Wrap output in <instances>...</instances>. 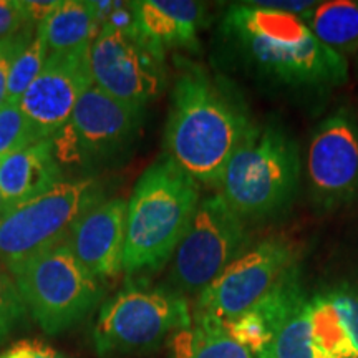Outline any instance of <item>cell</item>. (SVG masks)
Segmentation results:
<instances>
[{
  "label": "cell",
  "mask_w": 358,
  "mask_h": 358,
  "mask_svg": "<svg viewBox=\"0 0 358 358\" xmlns=\"http://www.w3.org/2000/svg\"><path fill=\"white\" fill-rule=\"evenodd\" d=\"M222 62L268 87L324 92L348 80V64L320 42L299 15L232 3L217 27Z\"/></svg>",
  "instance_id": "1"
},
{
  "label": "cell",
  "mask_w": 358,
  "mask_h": 358,
  "mask_svg": "<svg viewBox=\"0 0 358 358\" xmlns=\"http://www.w3.org/2000/svg\"><path fill=\"white\" fill-rule=\"evenodd\" d=\"M256 127L248 101L226 75L178 57L164 128V156L217 189L227 163Z\"/></svg>",
  "instance_id": "2"
},
{
  "label": "cell",
  "mask_w": 358,
  "mask_h": 358,
  "mask_svg": "<svg viewBox=\"0 0 358 358\" xmlns=\"http://www.w3.org/2000/svg\"><path fill=\"white\" fill-rule=\"evenodd\" d=\"M199 201L201 186L164 155L143 171L128 201L127 282H148L168 266Z\"/></svg>",
  "instance_id": "3"
},
{
  "label": "cell",
  "mask_w": 358,
  "mask_h": 358,
  "mask_svg": "<svg viewBox=\"0 0 358 358\" xmlns=\"http://www.w3.org/2000/svg\"><path fill=\"white\" fill-rule=\"evenodd\" d=\"M299 185L297 143L277 123H256L224 169L217 194L245 221H257L285 211Z\"/></svg>",
  "instance_id": "4"
},
{
  "label": "cell",
  "mask_w": 358,
  "mask_h": 358,
  "mask_svg": "<svg viewBox=\"0 0 358 358\" xmlns=\"http://www.w3.org/2000/svg\"><path fill=\"white\" fill-rule=\"evenodd\" d=\"M192 322L187 299L166 285L127 282L103 302L92 329L98 358H138L158 352Z\"/></svg>",
  "instance_id": "5"
},
{
  "label": "cell",
  "mask_w": 358,
  "mask_h": 358,
  "mask_svg": "<svg viewBox=\"0 0 358 358\" xmlns=\"http://www.w3.org/2000/svg\"><path fill=\"white\" fill-rule=\"evenodd\" d=\"M146 108L127 105L92 85L80 96L70 120L52 136L60 166L78 178L118 168L133 155L145 124Z\"/></svg>",
  "instance_id": "6"
},
{
  "label": "cell",
  "mask_w": 358,
  "mask_h": 358,
  "mask_svg": "<svg viewBox=\"0 0 358 358\" xmlns=\"http://www.w3.org/2000/svg\"><path fill=\"white\" fill-rule=\"evenodd\" d=\"M7 271L29 315L52 337L82 324L105 297V285L90 274L66 241Z\"/></svg>",
  "instance_id": "7"
},
{
  "label": "cell",
  "mask_w": 358,
  "mask_h": 358,
  "mask_svg": "<svg viewBox=\"0 0 358 358\" xmlns=\"http://www.w3.org/2000/svg\"><path fill=\"white\" fill-rule=\"evenodd\" d=\"M248 221L221 194L201 198L185 237L168 264L166 287L182 297H199L250 249Z\"/></svg>",
  "instance_id": "8"
},
{
  "label": "cell",
  "mask_w": 358,
  "mask_h": 358,
  "mask_svg": "<svg viewBox=\"0 0 358 358\" xmlns=\"http://www.w3.org/2000/svg\"><path fill=\"white\" fill-rule=\"evenodd\" d=\"M105 198L98 178L65 179L0 217V264L8 268L65 243L71 227Z\"/></svg>",
  "instance_id": "9"
},
{
  "label": "cell",
  "mask_w": 358,
  "mask_h": 358,
  "mask_svg": "<svg viewBox=\"0 0 358 358\" xmlns=\"http://www.w3.org/2000/svg\"><path fill=\"white\" fill-rule=\"evenodd\" d=\"M93 83L127 105L148 108L168 85L166 55L134 32L101 30L90 50Z\"/></svg>",
  "instance_id": "10"
},
{
  "label": "cell",
  "mask_w": 358,
  "mask_h": 358,
  "mask_svg": "<svg viewBox=\"0 0 358 358\" xmlns=\"http://www.w3.org/2000/svg\"><path fill=\"white\" fill-rule=\"evenodd\" d=\"M299 266L292 243L271 237L231 264L198 297L196 310L229 324L256 307Z\"/></svg>",
  "instance_id": "11"
},
{
  "label": "cell",
  "mask_w": 358,
  "mask_h": 358,
  "mask_svg": "<svg viewBox=\"0 0 358 358\" xmlns=\"http://www.w3.org/2000/svg\"><path fill=\"white\" fill-rule=\"evenodd\" d=\"M307 185L319 209L358 199V116L345 106L325 116L307 146Z\"/></svg>",
  "instance_id": "12"
},
{
  "label": "cell",
  "mask_w": 358,
  "mask_h": 358,
  "mask_svg": "<svg viewBox=\"0 0 358 358\" xmlns=\"http://www.w3.org/2000/svg\"><path fill=\"white\" fill-rule=\"evenodd\" d=\"M92 45L69 52L50 53L29 90L20 98V108L43 138H52L69 122L75 106L92 87L90 64Z\"/></svg>",
  "instance_id": "13"
},
{
  "label": "cell",
  "mask_w": 358,
  "mask_h": 358,
  "mask_svg": "<svg viewBox=\"0 0 358 358\" xmlns=\"http://www.w3.org/2000/svg\"><path fill=\"white\" fill-rule=\"evenodd\" d=\"M128 201L103 199L71 227L66 244L87 271L103 285L123 274Z\"/></svg>",
  "instance_id": "14"
},
{
  "label": "cell",
  "mask_w": 358,
  "mask_h": 358,
  "mask_svg": "<svg viewBox=\"0 0 358 358\" xmlns=\"http://www.w3.org/2000/svg\"><path fill=\"white\" fill-rule=\"evenodd\" d=\"M204 3L194 0H138L136 30L148 43L166 55L168 50L199 52V32L206 25Z\"/></svg>",
  "instance_id": "15"
},
{
  "label": "cell",
  "mask_w": 358,
  "mask_h": 358,
  "mask_svg": "<svg viewBox=\"0 0 358 358\" xmlns=\"http://www.w3.org/2000/svg\"><path fill=\"white\" fill-rule=\"evenodd\" d=\"M64 181L65 171L53 151L52 138L32 143L0 159V194L7 211Z\"/></svg>",
  "instance_id": "16"
},
{
  "label": "cell",
  "mask_w": 358,
  "mask_h": 358,
  "mask_svg": "<svg viewBox=\"0 0 358 358\" xmlns=\"http://www.w3.org/2000/svg\"><path fill=\"white\" fill-rule=\"evenodd\" d=\"M306 299L301 268L297 266L256 307L224 325L236 342H239L250 355L259 358L266 352L280 322Z\"/></svg>",
  "instance_id": "17"
},
{
  "label": "cell",
  "mask_w": 358,
  "mask_h": 358,
  "mask_svg": "<svg viewBox=\"0 0 358 358\" xmlns=\"http://www.w3.org/2000/svg\"><path fill=\"white\" fill-rule=\"evenodd\" d=\"M169 358H256L236 342L221 320L194 312L187 329L169 340Z\"/></svg>",
  "instance_id": "18"
},
{
  "label": "cell",
  "mask_w": 358,
  "mask_h": 358,
  "mask_svg": "<svg viewBox=\"0 0 358 358\" xmlns=\"http://www.w3.org/2000/svg\"><path fill=\"white\" fill-rule=\"evenodd\" d=\"M37 30L45 38L48 55L92 45L100 34L88 0H60Z\"/></svg>",
  "instance_id": "19"
},
{
  "label": "cell",
  "mask_w": 358,
  "mask_h": 358,
  "mask_svg": "<svg viewBox=\"0 0 358 358\" xmlns=\"http://www.w3.org/2000/svg\"><path fill=\"white\" fill-rule=\"evenodd\" d=\"M301 19L322 43L342 57L358 50L357 0L317 2Z\"/></svg>",
  "instance_id": "20"
},
{
  "label": "cell",
  "mask_w": 358,
  "mask_h": 358,
  "mask_svg": "<svg viewBox=\"0 0 358 358\" xmlns=\"http://www.w3.org/2000/svg\"><path fill=\"white\" fill-rule=\"evenodd\" d=\"M259 358H319L313 345L310 299L294 307L280 322L266 352Z\"/></svg>",
  "instance_id": "21"
},
{
  "label": "cell",
  "mask_w": 358,
  "mask_h": 358,
  "mask_svg": "<svg viewBox=\"0 0 358 358\" xmlns=\"http://www.w3.org/2000/svg\"><path fill=\"white\" fill-rule=\"evenodd\" d=\"M313 345L319 358H358L332 303L324 294L310 299Z\"/></svg>",
  "instance_id": "22"
},
{
  "label": "cell",
  "mask_w": 358,
  "mask_h": 358,
  "mask_svg": "<svg viewBox=\"0 0 358 358\" xmlns=\"http://www.w3.org/2000/svg\"><path fill=\"white\" fill-rule=\"evenodd\" d=\"M47 57V43L37 30L30 43L13 60L10 75H8L6 103H20V98L24 96V93L29 90L34 80L38 77Z\"/></svg>",
  "instance_id": "23"
},
{
  "label": "cell",
  "mask_w": 358,
  "mask_h": 358,
  "mask_svg": "<svg viewBox=\"0 0 358 358\" xmlns=\"http://www.w3.org/2000/svg\"><path fill=\"white\" fill-rule=\"evenodd\" d=\"M40 140H45L43 134L22 111L19 103L0 106V159Z\"/></svg>",
  "instance_id": "24"
},
{
  "label": "cell",
  "mask_w": 358,
  "mask_h": 358,
  "mask_svg": "<svg viewBox=\"0 0 358 358\" xmlns=\"http://www.w3.org/2000/svg\"><path fill=\"white\" fill-rule=\"evenodd\" d=\"M27 312L15 282L7 268L0 266V343L17 332L25 324Z\"/></svg>",
  "instance_id": "25"
},
{
  "label": "cell",
  "mask_w": 358,
  "mask_h": 358,
  "mask_svg": "<svg viewBox=\"0 0 358 358\" xmlns=\"http://www.w3.org/2000/svg\"><path fill=\"white\" fill-rule=\"evenodd\" d=\"M332 303L358 357V285H338L324 294Z\"/></svg>",
  "instance_id": "26"
},
{
  "label": "cell",
  "mask_w": 358,
  "mask_h": 358,
  "mask_svg": "<svg viewBox=\"0 0 358 358\" xmlns=\"http://www.w3.org/2000/svg\"><path fill=\"white\" fill-rule=\"evenodd\" d=\"M35 32H37V25L27 24L22 27L19 32L0 40V106L6 105L7 101L8 75H10L13 60L30 43Z\"/></svg>",
  "instance_id": "27"
},
{
  "label": "cell",
  "mask_w": 358,
  "mask_h": 358,
  "mask_svg": "<svg viewBox=\"0 0 358 358\" xmlns=\"http://www.w3.org/2000/svg\"><path fill=\"white\" fill-rule=\"evenodd\" d=\"M0 358H73L42 340H19L0 352Z\"/></svg>",
  "instance_id": "28"
},
{
  "label": "cell",
  "mask_w": 358,
  "mask_h": 358,
  "mask_svg": "<svg viewBox=\"0 0 358 358\" xmlns=\"http://www.w3.org/2000/svg\"><path fill=\"white\" fill-rule=\"evenodd\" d=\"M32 24L27 19L22 2L17 0H0V40L19 32L22 27Z\"/></svg>",
  "instance_id": "29"
},
{
  "label": "cell",
  "mask_w": 358,
  "mask_h": 358,
  "mask_svg": "<svg viewBox=\"0 0 358 358\" xmlns=\"http://www.w3.org/2000/svg\"><path fill=\"white\" fill-rule=\"evenodd\" d=\"M58 3L60 2H57V0H52V2L50 0H47V2H22V7H24V12L29 22L38 25L40 22H43L55 10Z\"/></svg>",
  "instance_id": "30"
},
{
  "label": "cell",
  "mask_w": 358,
  "mask_h": 358,
  "mask_svg": "<svg viewBox=\"0 0 358 358\" xmlns=\"http://www.w3.org/2000/svg\"><path fill=\"white\" fill-rule=\"evenodd\" d=\"M6 204H3V199H2V194H0V217L3 216V214H6Z\"/></svg>",
  "instance_id": "31"
}]
</instances>
